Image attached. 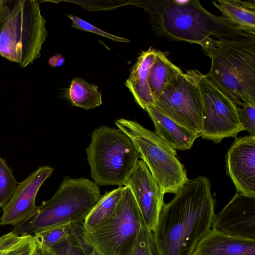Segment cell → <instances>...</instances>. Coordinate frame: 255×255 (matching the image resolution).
Wrapping results in <instances>:
<instances>
[{
	"label": "cell",
	"mask_w": 255,
	"mask_h": 255,
	"mask_svg": "<svg viewBox=\"0 0 255 255\" xmlns=\"http://www.w3.org/2000/svg\"><path fill=\"white\" fill-rule=\"evenodd\" d=\"M37 245L34 242L25 251L22 252L20 255H33L36 249Z\"/></svg>",
	"instance_id": "1f68e13d"
},
{
	"label": "cell",
	"mask_w": 255,
	"mask_h": 255,
	"mask_svg": "<svg viewBox=\"0 0 255 255\" xmlns=\"http://www.w3.org/2000/svg\"><path fill=\"white\" fill-rule=\"evenodd\" d=\"M35 0H0V56L24 68L40 57L47 31Z\"/></svg>",
	"instance_id": "277c9868"
},
{
	"label": "cell",
	"mask_w": 255,
	"mask_h": 255,
	"mask_svg": "<svg viewBox=\"0 0 255 255\" xmlns=\"http://www.w3.org/2000/svg\"><path fill=\"white\" fill-rule=\"evenodd\" d=\"M17 182L12 170L0 156V207L4 208L12 198Z\"/></svg>",
	"instance_id": "cb8c5ba5"
},
{
	"label": "cell",
	"mask_w": 255,
	"mask_h": 255,
	"mask_svg": "<svg viewBox=\"0 0 255 255\" xmlns=\"http://www.w3.org/2000/svg\"><path fill=\"white\" fill-rule=\"evenodd\" d=\"M204 76L196 69L182 73L167 84L153 105L164 115L199 134L203 112L199 83Z\"/></svg>",
	"instance_id": "ba28073f"
},
{
	"label": "cell",
	"mask_w": 255,
	"mask_h": 255,
	"mask_svg": "<svg viewBox=\"0 0 255 255\" xmlns=\"http://www.w3.org/2000/svg\"><path fill=\"white\" fill-rule=\"evenodd\" d=\"M145 111L152 121L155 133L173 149H190L200 134L195 133L160 113L153 105Z\"/></svg>",
	"instance_id": "2e32d148"
},
{
	"label": "cell",
	"mask_w": 255,
	"mask_h": 255,
	"mask_svg": "<svg viewBox=\"0 0 255 255\" xmlns=\"http://www.w3.org/2000/svg\"><path fill=\"white\" fill-rule=\"evenodd\" d=\"M191 255H255V240L229 236L211 228Z\"/></svg>",
	"instance_id": "9a60e30c"
},
{
	"label": "cell",
	"mask_w": 255,
	"mask_h": 255,
	"mask_svg": "<svg viewBox=\"0 0 255 255\" xmlns=\"http://www.w3.org/2000/svg\"><path fill=\"white\" fill-rule=\"evenodd\" d=\"M213 3L223 17L240 30L255 33V0H218Z\"/></svg>",
	"instance_id": "ac0fdd59"
},
{
	"label": "cell",
	"mask_w": 255,
	"mask_h": 255,
	"mask_svg": "<svg viewBox=\"0 0 255 255\" xmlns=\"http://www.w3.org/2000/svg\"><path fill=\"white\" fill-rule=\"evenodd\" d=\"M209 180H189L160 213L152 232L156 255H191L211 229L214 200Z\"/></svg>",
	"instance_id": "6da1fadb"
},
{
	"label": "cell",
	"mask_w": 255,
	"mask_h": 255,
	"mask_svg": "<svg viewBox=\"0 0 255 255\" xmlns=\"http://www.w3.org/2000/svg\"><path fill=\"white\" fill-rule=\"evenodd\" d=\"M128 255H156L152 232L142 225Z\"/></svg>",
	"instance_id": "d4e9b609"
},
{
	"label": "cell",
	"mask_w": 255,
	"mask_h": 255,
	"mask_svg": "<svg viewBox=\"0 0 255 255\" xmlns=\"http://www.w3.org/2000/svg\"><path fill=\"white\" fill-rule=\"evenodd\" d=\"M203 106L200 136L220 143L244 130L234 101L207 74L200 80Z\"/></svg>",
	"instance_id": "30bf717a"
},
{
	"label": "cell",
	"mask_w": 255,
	"mask_h": 255,
	"mask_svg": "<svg viewBox=\"0 0 255 255\" xmlns=\"http://www.w3.org/2000/svg\"><path fill=\"white\" fill-rule=\"evenodd\" d=\"M53 255H85L74 235L48 250Z\"/></svg>",
	"instance_id": "f1b7e54d"
},
{
	"label": "cell",
	"mask_w": 255,
	"mask_h": 255,
	"mask_svg": "<svg viewBox=\"0 0 255 255\" xmlns=\"http://www.w3.org/2000/svg\"><path fill=\"white\" fill-rule=\"evenodd\" d=\"M91 176L97 185H125L140 155L119 128L101 126L92 133L86 148Z\"/></svg>",
	"instance_id": "8992f818"
},
{
	"label": "cell",
	"mask_w": 255,
	"mask_h": 255,
	"mask_svg": "<svg viewBox=\"0 0 255 255\" xmlns=\"http://www.w3.org/2000/svg\"><path fill=\"white\" fill-rule=\"evenodd\" d=\"M202 48L211 60L207 75L236 104L255 105V33L213 39Z\"/></svg>",
	"instance_id": "3957f363"
},
{
	"label": "cell",
	"mask_w": 255,
	"mask_h": 255,
	"mask_svg": "<svg viewBox=\"0 0 255 255\" xmlns=\"http://www.w3.org/2000/svg\"><path fill=\"white\" fill-rule=\"evenodd\" d=\"M240 121L244 130L255 136V105L240 102L236 104Z\"/></svg>",
	"instance_id": "484cf974"
},
{
	"label": "cell",
	"mask_w": 255,
	"mask_h": 255,
	"mask_svg": "<svg viewBox=\"0 0 255 255\" xmlns=\"http://www.w3.org/2000/svg\"><path fill=\"white\" fill-rule=\"evenodd\" d=\"M64 60L62 55L58 54L51 57L48 63L52 67H59L63 65Z\"/></svg>",
	"instance_id": "f546056e"
},
{
	"label": "cell",
	"mask_w": 255,
	"mask_h": 255,
	"mask_svg": "<svg viewBox=\"0 0 255 255\" xmlns=\"http://www.w3.org/2000/svg\"><path fill=\"white\" fill-rule=\"evenodd\" d=\"M72 225L74 236L82 248L85 255H105L88 238L83 223H72Z\"/></svg>",
	"instance_id": "4316f807"
},
{
	"label": "cell",
	"mask_w": 255,
	"mask_h": 255,
	"mask_svg": "<svg viewBox=\"0 0 255 255\" xmlns=\"http://www.w3.org/2000/svg\"><path fill=\"white\" fill-rule=\"evenodd\" d=\"M157 50L150 47L142 51L132 67L125 85L132 93L136 103L143 110L153 105L154 100L147 81L149 69L154 62Z\"/></svg>",
	"instance_id": "e0dca14e"
},
{
	"label": "cell",
	"mask_w": 255,
	"mask_h": 255,
	"mask_svg": "<svg viewBox=\"0 0 255 255\" xmlns=\"http://www.w3.org/2000/svg\"><path fill=\"white\" fill-rule=\"evenodd\" d=\"M211 228L229 236L255 240V196L237 192L230 201L214 214Z\"/></svg>",
	"instance_id": "7c38bea8"
},
{
	"label": "cell",
	"mask_w": 255,
	"mask_h": 255,
	"mask_svg": "<svg viewBox=\"0 0 255 255\" xmlns=\"http://www.w3.org/2000/svg\"><path fill=\"white\" fill-rule=\"evenodd\" d=\"M74 235L72 223L66 224L34 234L36 245L46 250Z\"/></svg>",
	"instance_id": "7402d4cb"
},
{
	"label": "cell",
	"mask_w": 255,
	"mask_h": 255,
	"mask_svg": "<svg viewBox=\"0 0 255 255\" xmlns=\"http://www.w3.org/2000/svg\"><path fill=\"white\" fill-rule=\"evenodd\" d=\"M124 188L125 186H119L102 195L83 223L86 231L97 228L112 216L122 197Z\"/></svg>",
	"instance_id": "ffe728a7"
},
{
	"label": "cell",
	"mask_w": 255,
	"mask_h": 255,
	"mask_svg": "<svg viewBox=\"0 0 255 255\" xmlns=\"http://www.w3.org/2000/svg\"><path fill=\"white\" fill-rule=\"evenodd\" d=\"M134 4L148 14L157 35L171 40L197 44L202 48L213 39L247 33L206 10L199 0H141Z\"/></svg>",
	"instance_id": "7a4b0ae2"
},
{
	"label": "cell",
	"mask_w": 255,
	"mask_h": 255,
	"mask_svg": "<svg viewBox=\"0 0 255 255\" xmlns=\"http://www.w3.org/2000/svg\"><path fill=\"white\" fill-rule=\"evenodd\" d=\"M115 124L131 140L161 191L176 194L189 180L176 152L155 132L137 122L121 118Z\"/></svg>",
	"instance_id": "52a82bcc"
},
{
	"label": "cell",
	"mask_w": 255,
	"mask_h": 255,
	"mask_svg": "<svg viewBox=\"0 0 255 255\" xmlns=\"http://www.w3.org/2000/svg\"><path fill=\"white\" fill-rule=\"evenodd\" d=\"M33 255H53L49 251L37 245Z\"/></svg>",
	"instance_id": "4dcf8cb0"
},
{
	"label": "cell",
	"mask_w": 255,
	"mask_h": 255,
	"mask_svg": "<svg viewBox=\"0 0 255 255\" xmlns=\"http://www.w3.org/2000/svg\"><path fill=\"white\" fill-rule=\"evenodd\" d=\"M226 163L237 192L255 196V136L236 138L227 151Z\"/></svg>",
	"instance_id": "4fadbf2b"
},
{
	"label": "cell",
	"mask_w": 255,
	"mask_h": 255,
	"mask_svg": "<svg viewBox=\"0 0 255 255\" xmlns=\"http://www.w3.org/2000/svg\"><path fill=\"white\" fill-rule=\"evenodd\" d=\"M98 88L81 78H74L68 89L69 99L74 106L86 110L94 109L102 104V94Z\"/></svg>",
	"instance_id": "44dd1931"
},
{
	"label": "cell",
	"mask_w": 255,
	"mask_h": 255,
	"mask_svg": "<svg viewBox=\"0 0 255 255\" xmlns=\"http://www.w3.org/2000/svg\"><path fill=\"white\" fill-rule=\"evenodd\" d=\"M34 242L32 235L10 232L0 237V255H20Z\"/></svg>",
	"instance_id": "603a6c76"
},
{
	"label": "cell",
	"mask_w": 255,
	"mask_h": 255,
	"mask_svg": "<svg viewBox=\"0 0 255 255\" xmlns=\"http://www.w3.org/2000/svg\"><path fill=\"white\" fill-rule=\"evenodd\" d=\"M143 225L138 206L129 187L114 213L103 224L87 231L91 242L105 255H128Z\"/></svg>",
	"instance_id": "9c48e42d"
},
{
	"label": "cell",
	"mask_w": 255,
	"mask_h": 255,
	"mask_svg": "<svg viewBox=\"0 0 255 255\" xmlns=\"http://www.w3.org/2000/svg\"><path fill=\"white\" fill-rule=\"evenodd\" d=\"M67 16L72 20V23L71 26L74 28L96 33L115 41L122 42H128L130 41V40L128 39L117 36L103 31L87 21L75 15L68 14Z\"/></svg>",
	"instance_id": "83f0119b"
},
{
	"label": "cell",
	"mask_w": 255,
	"mask_h": 255,
	"mask_svg": "<svg viewBox=\"0 0 255 255\" xmlns=\"http://www.w3.org/2000/svg\"><path fill=\"white\" fill-rule=\"evenodd\" d=\"M54 171L50 166L39 167L25 179L18 183L15 192L8 203L2 208L0 225L14 227L23 222L35 212V199L44 182Z\"/></svg>",
	"instance_id": "5bb4252c"
},
{
	"label": "cell",
	"mask_w": 255,
	"mask_h": 255,
	"mask_svg": "<svg viewBox=\"0 0 255 255\" xmlns=\"http://www.w3.org/2000/svg\"><path fill=\"white\" fill-rule=\"evenodd\" d=\"M183 72L179 67L169 60L164 53L157 51L156 58L149 69L147 78L154 103L167 84Z\"/></svg>",
	"instance_id": "d6986e66"
},
{
	"label": "cell",
	"mask_w": 255,
	"mask_h": 255,
	"mask_svg": "<svg viewBox=\"0 0 255 255\" xmlns=\"http://www.w3.org/2000/svg\"><path fill=\"white\" fill-rule=\"evenodd\" d=\"M125 186H128L133 194L143 226L153 232L164 204V194L141 159L137 161Z\"/></svg>",
	"instance_id": "8fae6325"
},
{
	"label": "cell",
	"mask_w": 255,
	"mask_h": 255,
	"mask_svg": "<svg viewBox=\"0 0 255 255\" xmlns=\"http://www.w3.org/2000/svg\"><path fill=\"white\" fill-rule=\"evenodd\" d=\"M102 197L95 182L65 177L54 195L37 206L33 214L11 232L32 235L66 224L84 223Z\"/></svg>",
	"instance_id": "5b68a950"
}]
</instances>
